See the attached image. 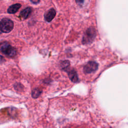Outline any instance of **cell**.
Masks as SVG:
<instances>
[{
	"mask_svg": "<svg viewBox=\"0 0 128 128\" xmlns=\"http://www.w3.org/2000/svg\"><path fill=\"white\" fill-rule=\"evenodd\" d=\"M56 14V12L54 9L50 8L48 11H47L44 14V17L45 20L48 22H50L55 17Z\"/></svg>",
	"mask_w": 128,
	"mask_h": 128,
	"instance_id": "cell-5",
	"label": "cell"
},
{
	"mask_svg": "<svg viewBox=\"0 0 128 128\" xmlns=\"http://www.w3.org/2000/svg\"><path fill=\"white\" fill-rule=\"evenodd\" d=\"M30 2H32V3H34V4H37V3L39 2L40 0H30Z\"/></svg>",
	"mask_w": 128,
	"mask_h": 128,
	"instance_id": "cell-11",
	"label": "cell"
},
{
	"mask_svg": "<svg viewBox=\"0 0 128 128\" xmlns=\"http://www.w3.org/2000/svg\"><path fill=\"white\" fill-rule=\"evenodd\" d=\"M2 31L4 33L10 32L14 28V22L9 18H4L0 22Z\"/></svg>",
	"mask_w": 128,
	"mask_h": 128,
	"instance_id": "cell-3",
	"label": "cell"
},
{
	"mask_svg": "<svg viewBox=\"0 0 128 128\" xmlns=\"http://www.w3.org/2000/svg\"><path fill=\"white\" fill-rule=\"evenodd\" d=\"M21 7V4H15L11 6H10L8 9V12L9 14H14L16 13L19 8Z\"/></svg>",
	"mask_w": 128,
	"mask_h": 128,
	"instance_id": "cell-6",
	"label": "cell"
},
{
	"mask_svg": "<svg viewBox=\"0 0 128 128\" xmlns=\"http://www.w3.org/2000/svg\"><path fill=\"white\" fill-rule=\"evenodd\" d=\"M2 33V29H1V26H0V34H1Z\"/></svg>",
	"mask_w": 128,
	"mask_h": 128,
	"instance_id": "cell-12",
	"label": "cell"
},
{
	"mask_svg": "<svg viewBox=\"0 0 128 128\" xmlns=\"http://www.w3.org/2000/svg\"><path fill=\"white\" fill-rule=\"evenodd\" d=\"M98 64L95 62L90 61L88 62L84 67V72L86 74H90L94 72L98 68Z\"/></svg>",
	"mask_w": 128,
	"mask_h": 128,
	"instance_id": "cell-4",
	"label": "cell"
},
{
	"mask_svg": "<svg viewBox=\"0 0 128 128\" xmlns=\"http://www.w3.org/2000/svg\"><path fill=\"white\" fill-rule=\"evenodd\" d=\"M32 8L30 7H27L26 8L24 9L20 14V16L24 19H26L30 15V14L31 12H32Z\"/></svg>",
	"mask_w": 128,
	"mask_h": 128,
	"instance_id": "cell-8",
	"label": "cell"
},
{
	"mask_svg": "<svg viewBox=\"0 0 128 128\" xmlns=\"http://www.w3.org/2000/svg\"><path fill=\"white\" fill-rule=\"evenodd\" d=\"M68 75L70 78L72 82H76L78 81V78L77 73L74 70H72L70 71L68 73Z\"/></svg>",
	"mask_w": 128,
	"mask_h": 128,
	"instance_id": "cell-7",
	"label": "cell"
},
{
	"mask_svg": "<svg viewBox=\"0 0 128 128\" xmlns=\"http://www.w3.org/2000/svg\"><path fill=\"white\" fill-rule=\"evenodd\" d=\"M96 36V30L94 27H90L86 30L82 38L83 44H89L92 42Z\"/></svg>",
	"mask_w": 128,
	"mask_h": 128,
	"instance_id": "cell-2",
	"label": "cell"
},
{
	"mask_svg": "<svg viewBox=\"0 0 128 128\" xmlns=\"http://www.w3.org/2000/svg\"><path fill=\"white\" fill-rule=\"evenodd\" d=\"M70 64V62L68 60H65L64 62H63V64H62V68H64L66 67H67Z\"/></svg>",
	"mask_w": 128,
	"mask_h": 128,
	"instance_id": "cell-10",
	"label": "cell"
},
{
	"mask_svg": "<svg viewBox=\"0 0 128 128\" xmlns=\"http://www.w3.org/2000/svg\"><path fill=\"white\" fill-rule=\"evenodd\" d=\"M41 94V91L40 90V89L38 88H35L34 89L32 93V98H38L40 94Z\"/></svg>",
	"mask_w": 128,
	"mask_h": 128,
	"instance_id": "cell-9",
	"label": "cell"
},
{
	"mask_svg": "<svg viewBox=\"0 0 128 128\" xmlns=\"http://www.w3.org/2000/svg\"><path fill=\"white\" fill-rule=\"evenodd\" d=\"M0 51L6 56L10 57L14 56L16 54V49L6 42L0 44Z\"/></svg>",
	"mask_w": 128,
	"mask_h": 128,
	"instance_id": "cell-1",
	"label": "cell"
}]
</instances>
